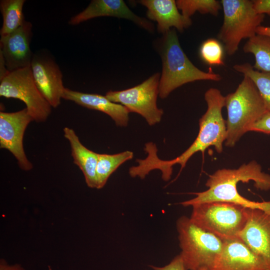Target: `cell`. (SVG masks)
<instances>
[{
	"label": "cell",
	"instance_id": "cell-19",
	"mask_svg": "<svg viewBox=\"0 0 270 270\" xmlns=\"http://www.w3.org/2000/svg\"><path fill=\"white\" fill-rule=\"evenodd\" d=\"M25 0H1L0 9L2 16L0 37L6 36L18 29L26 21L23 14Z\"/></svg>",
	"mask_w": 270,
	"mask_h": 270
},
{
	"label": "cell",
	"instance_id": "cell-16",
	"mask_svg": "<svg viewBox=\"0 0 270 270\" xmlns=\"http://www.w3.org/2000/svg\"><path fill=\"white\" fill-rule=\"evenodd\" d=\"M138 2L147 8L146 15L157 22L158 30L164 34L172 28L180 32L192 24L190 18L180 13L174 0H141Z\"/></svg>",
	"mask_w": 270,
	"mask_h": 270
},
{
	"label": "cell",
	"instance_id": "cell-25",
	"mask_svg": "<svg viewBox=\"0 0 270 270\" xmlns=\"http://www.w3.org/2000/svg\"><path fill=\"white\" fill-rule=\"evenodd\" d=\"M250 131L270 134V112L266 111L255 122Z\"/></svg>",
	"mask_w": 270,
	"mask_h": 270
},
{
	"label": "cell",
	"instance_id": "cell-22",
	"mask_svg": "<svg viewBox=\"0 0 270 270\" xmlns=\"http://www.w3.org/2000/svg\"><path fill=\"white\" fill-rule=\"evenodd\" d=\"M233 68L252 80L264 101L266 110L270 112V72L256 70L248 62L235 64Z\"/></svg>",
	"mask_w": 270,
	"mask_h": 270
},
{
	"label": "cell",
	"instance_id": "cell-29",
	"mask_svg": "<svg viewBox=\"0 0 270 270\" xmlns=\"http://www.w3.org/2000/svg\"><path fill=\"white\" fill-rule=\"evenodd\" d=\"M257 34L263 35L270 37V26H260L256 31Z\"/></svg>",
	"mask_w": 270,
	"mask_h": 270
},
{
	"label": "cell",
	"instance_id": "cell-18",
	"mask_svg": "<svg viewBox=\"0 0 270 270\" xmlns=\"http://www.w3.org/2000/svg\"><path fill=\"white\" fill-rule=\"evenodd\" d=\"M63 130L64 136L70 144L74 163L82 172L88 186L96 188V168L98 154L84 146L72 128L65 127Z\"/></svg>",
	"mask_w": 270,
	"mask_h": 270
},
{
	"label": "cell",
	"instance_id": "cell-24",
	"mask_svg": "<svg viewBox=\"0 0 270 270\" xmlns=\"http://www.w3.org/2000/svg\"><path fill=\"white\" fill-rule=\"evenodd\" d=\"M224 53L221 43L214 38H210L203 42L199 50L202 60L210 66H224Z\"/></svg>",
	"mask_w": 270,
	"mask_h": 270
},
{
	"label": "cell",
	"instance_id": "cell-3",
	"mask_svg": "<svg viewBox=\"0 0 270 270\" xmlns=\"http://www.w3.org/2000/svg\"><path fill=\"white\" fill-rule=\"evenodd\" d=\"M164 35L160 49L162 72L159 84V96L166 98L174 90L186 84L196 80L218 82L221 76L212 68L208 72L195 66L182 50L174 28Z\"/></svg>",
	"mask_w": 270,
	"mask_h": 270
},
{
	"label": "cell",
	"instance_id": "cell-20",
	"mask_svg": "<svg viewBox=\"0 0 270 270\" xmlns=\"http://www.w3.org/2000/svg\"><path fill=\"white\" fill-rule=\"evenodd\" d=\"M133 152L126 150L116 154H98L96 168V188H102L110 175L122 164L132 158Z\"/></svg>",
	"mask_w": 270,
	"mask_h": 270
},
{
	"label": "cell",
	"instance_id": "cell-6",
	"mask_svg": "<svg viewBox=\"0 0 270 270\" xmlns=\"http://www.w3.org/2000/svg\"><path fill=\"white\" fill-rule=\"evenodd\" d=\"M192 207L190 220L224 241L238 238L248 220V208L232 202H210Z\"/></svg>",
	"mask_w": 270,
	"mask_h": 270
},
{
	"label": "cell",
	"instance_id": "cell-15",
	"mask_svg": "<svg viewBox=\"0 0 270 270\" xmlns=\"http://www.w3.org/2000/svg\"><path fill=\"white\" fill-rule=\"evenodd\" d=\"M224 242L212 270H269L264 262L240 238Z\"/></svg>",
	"mask_w": 270,
	"mask_h": 270
},
{
	"label": "cell",
	"instance_id": "cell-21",
	"mask_svg": "<svg viewBox=\"0 0 270 270\" xmlns=\"http://www.w3.org/2000/svg\"><path fill=\"white\" fill-rule=\"evenodd\" d=\"M243 51L254 55V69L270 72V37L256 34L248 40L243 47Z\"/></svg>",
	"mask_w": 270,
	"mask_h": 270
},
{
	"label": "cell",
	"instance_id": "cell-17",
	"mask_svg": "<svg viewBox=\"0 0 270 270\" xmlns=\"http://www.w3.org/2000/svg\"><path fill=\"white\" fill-rule=\"evenodd\" d=\"M62 98L72 101L82 106L105 113L118 126H128L130 113L128 110L120 104L112 102L105 96L84 93L66 88Z\"/></svg>",
	"mask_w": 270,
	"mask_h": 270
},
{
	"label": "cell",
	"instance_id": "cell-26",
	"mask_svg": "<svg viewBox=\"0 0 270 270\" xmlns=\"http://www.w3.org/2000/svg\"><path fill=\"white\" fill-rule=\"evenodd\" d=\"M149 266L153 270H188L180 254L176 256L170 263L164 266H157L150 265Z\"/></svg>",
	"mask_w": 270,
	"mask_h": 270
},
{
	"label": "cell",
	"instance_id": "cell-5",
	"mask_svg": "<svg viewBox=\"0 0 270 270\" xmlns=\"http://www.w3.org/2000/svg\"><path fill=\"white\" fill-rule=\"evenodd\" d=\"M180 254L188 270H212L224 242L182 216L176 222Z\"/></svg>",
	"mask_w": 270,
	"mask_h": 270
},
{
	"label": "cell",
	"instance_id": "cell-11",
	"mask_svg": "<svg viewBox=\"0 0 270 270\" xmlns=\"http://www.w3.org/2000/svg\"><path fill=\"white\" fill-rule=\"evenodd\" d=\"M30 68L42 94L52 108L58 107L66 88L62 72L54 58L42 52L34 54Z\"/></svg>",
	"mask_w": 270,
	"mask_h": 270
},
{
	"label": "cell",
	"instance_id": "cell-23",
	"mask_svg": "<svg viewBox=\"0 0 270 270\" xmlns=\"http://www.w3.org/2000/svg\"><path fill=\"white\" fill-rule=\"evenodd\" d=\"M176 4L182 14L188 18L196 12L216 16L222 8L220 2L217 0H177Z\"/></svg>",
	"mask_w": 270,
	"mask_h": 270
},
{
	"label": "cell",
	"instance_id": "cell-4",
	"mask_svg": "<svg viewBox=\"0 0 270 270\" xmlns=\"http://www.w3.org/2000/svg\"><path fill=\"white\" fill-rule=\"evenodd\" d=\"M227 110L228 147H233L241 137L267 110L256 88L248 76L244 78L234 92L224 96Z\"/></svg>",
	"mask_w": 270,
	"mask_h": 270
},
{
	"label": "cell",
	"instance_id": "cell-10",
	"mask_svg": "<svg viewBox=\"0 0 270 270\" xmlns=\"http://www.w3.org/2000/svg\"><path fill=\"white\" fill-rule=\"evenodd\" d=\"M33 120L26 108L16 112H0V148L11 152L18 166L24 171H29L33 168L23 146L24 132Z\"/></svg>",
	"mask_w": 270,
	"mask_h": 270
},
{
	"label": "cell",
	"instance_id": "cell-28",
	"mask_svg": "<svg viewBox=\"0 0 270 270\" xmlns=\"http://www.w3.org/2000/svg\"><path fill=\"white\" fill-rule=\"evenodd\" d=\"M0 270H26L18 264H10L4 259L0 260Z\"/></svg>",
	"mask_w": 270,
	"mask_h": 270
},
{
	"label": "cell",
	"instance_id": "cell-7",
	"mask_svg": "<svg viewBox=\"0 0 270 270\" xmlns=\"http://www.w3.org/2000/svg\"><path fill=\"white\" fill-rule=\"evenodd\" d=\"M224 18L218 34L224 44L226 53L234 54L242 40H248L256 34L264 15L257 13L250 0H222Z\"/></svg>",
	"mask_w": 270,
	"mask_h": 270
},
{
	"label": "cell",
	"instance_id": "cell-27",
	"mask_svg": "<svg viewBox=\"0 0 270 270\" xmlns=\"http://www.w3.org/2000/svg\"><path fill=\"white\" fill-rule=\"evenodd\" d=\"M252 2L253 7L257 13L270 16V0H254Z\"/></svg>",
	"mask_w": 270,
	"mask_h": 270
},
{
	"label": "cell",
	"instance_id": "cell-8",
	"mask_svg": "<svg viewBox=\"0 0 270 270\" xmlns=\"http://www.w3.org/2000/svg\"><path fill=\"white\" fill-rule=\"evenodd\" d=\"M0 96L23 102L37 122H44L52 112V106L36 86L30 66L10 72L0 80Z\"/></svg>",
	"mask_w": 270,
	"mask_h": 270
},
{
	"label": "cell",
	"instance_id": "cell-2",
	"mask_svg": "<svg viewBox=\"0 0 270 270\" xmlns=\"http://www.w3.org/2000/svg\"><path fill=\"white\" fill-rule=\"evenodd\" d=\"M207 110L199 120V132L197 137L190 147L178 157L168 160H162L156 152H150L145 160L148 171L159 170L162 178L168 181L172 172V166L180 165V172L185 167L188 160L196 152L205 150L213 146L216 151L220 153L223 150V144L226 138V122L222 116V109L224 106V96L216 88H210L204 94Z\"/></svg>",
	"mask_w": 270,
	"mask_h": 270
},
{
	"label": "cell",
	"instance_id": "cell-1",
	"mask_svg": "<svg viewBox=\"0 0 270 270\" xmlns=\"http://www.w3.org/2000/svg\"><path fill=\"white\" fill-rule=\"evenodd\" d=\"M253 181L254 187L262 191L270 190V174L262 171V167L253 160L236 169L223 168L209 176L206 183V190L194 192L196 196L180 203L186 207L210 202H232L248 208H256L270 214V200L258 202L241 196L238 183Z\"/></svg>",
	"mask_w": 270,
	"mask_h": 270
},
{
	"label": "cell",
	"instance_id": "cell-12",
	"mask_svg": "<svg viewBox=\"0 0 270 270\" xmlns=\"http://www.w3.org/2000/svg\"><path fill=\"white\" fill-rule=\"evenodd\" d=\"M247 212L248 220L238 238L270 270V214L256 208H248Z\"/></svg>",
	"mask_w": 270,
	"mask_h": 270
},
{
	"label": "cell",
	"instance_id": "cell-9",
	"mask_svg": "<svg viewBox=\"0 0 270 270\" xmlns=\"http://www.w3.org/2000/svg\"><path fill=\"white\" fill-rule=\"evenodd\" d=\"M161 74L155 73L141 84L122 90H109L105 96L120 104L129 112L138 114L152 126L159 123L164 112L156 104Z\"/></svg>",
	"mask_w": 270,
	"mask_h": 270
},
{
	"label": "cell",
	"instance_id": "cell-13",
	"mask_svg": "<svg viewBox=\"0 0 270 270\" xmlns=\"http://www.w3.org/2000/svg\"><path fill=\"white\" fill-rule=\"evenodd\" d=\"M32 27V23L26 20L12 34L0 37V54L9 72L30 66L34 56L30 48Z\"/></svg>",
	"mask_w": 270,
	"mask_h": 270
},
{
	"label": "cell",
	"instance_id": "cell-14",
	"mask_svg": "<svg viewBox=\"0 0 270 270\" xmlns=\"http://www.w3.org/2000/svg\"><path fill=\"white\" fill-rule=\"evenodd\" d=\"M100 16L125 18L150 32L154 30L152 23L134 13L122 0H92L84 10L71 18L68 23L71 25H77Z\"/></svg>",
	"mask_w": 270,
	"mask_h": 270
}]
</instances>
